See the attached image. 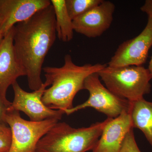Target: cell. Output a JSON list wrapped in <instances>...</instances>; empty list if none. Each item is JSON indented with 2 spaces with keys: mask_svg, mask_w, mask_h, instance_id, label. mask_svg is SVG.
<instances>
[{
  "mask_svg": "<svg viewBox=\"0 0 152 152\" xmlns=\"http://www.w3.org/2000/svg\"><path fill=\"white\" fill-rule=\"evenodd\" d=\"M56 37L52 4L14 26L15 53L26 71L31 90L39 89L43 84L41 79L43 65Z\"/></svg>",
  "mask_w": 152,
  "mask_h": 152,
  "instance_id": "6da1fadb",
  "label": "cell"
},
{
  "mask_svg": "<svg viewBox=\"0 0 152 152\" xmlns=\"http://www.w3.org/2000/svg\"><path fill=\"white\" fill-rule=\"evenodd\" d=\"M107 66L101 64L77 65L73 61L71 55H66L62 66L43 68L45 83L51 86L45 91L42 101L49 108L60 110L65 113L66 110L73 107L74 98L79 91L84 89L87 77L98 73Z\"/></svg>",
  "mask_w": 152,
  "mask_h": 152,
  "instance_id": "7a4b0ae2",
  "label": "cell"
},
{
  "mask_svg": "<svg viewBox=\"0 0 152 152\" xmlns=\"http://www.w3.org/2000/svg\"><path fill=\"white\" fill-rule=\"evenodd\" d=\"M110 118L88 127L57 123L38 142L36 152H86L92 150Z\"/></svg>",
  "mask_w": 152,
  "mask_h": 152,
  "instance_id": "3957f363",
  "label": "cell"
},
{
  "mask_svg": "<svg viewBox=\"0 0 152 152\" xmlns=\"http://www.w3.org/2000/svg\"><path fill=\"white\" fill-rule=\"evenodd\" d=\"M97 73L108 89L129 102L142 99L151 92L152 76L143 66L113 67L107 65Z\"/></svg>",
  "mask_w": 152,
  "mask_h": 152,
  "instance_id": "277c9868",
  "label": "cell"
},
{
  "mask_svg": "<svg viewBox=\"0 0 152 152\" xmlns=\"http://www.w3.org/2000/svg\"><path fill=\"white\" fill-rule=\"evenodd\" d=\"M59 120L48 119L42 121H26L18 111L7 110L5 123L12 132V142L8 152H35L38 142Z\"/></svg>",
  "mask_w": 152,
  "mask_h": 152,
  "instance_id": "5b68a950",
  "label": "cell"
},
{
  "mask_svg": "<svg viewBox=\"0 0 152 152\" xmlns=\"http://www.w3.org/2000/svg\"><path fill=\"white\" fill-rule=\"evenodd\" d=\"M84 89L89 93L88 99L83 103L67 110L65 114L69 115L80 110L93 108L102 113L107 118H115L124 112H129L131 102L114 94L101 83L97 73L90 75L86 79Z\"/></svg>",
  "mask_w": 152,
  "mask_h": 152,
  "instance_id": "8992f818",
  "label": "cell"
},
{
  "mask_svg": "<svg viewBox=\"0 0 152 152\" xmlns=\"http://www.w3.org/2000/svg\"><path fill=\"white\" fill-rule=\"evenodd\" d=\"M14 92L13 102L7 110L23 112L31 121L39 122L51 119H61L64 112L60 110H52L45 105L42 97L47 87L43 83L39 89L32 92H28L21 88L17 81L12 85Z\"/></svg>",
  "mask_w": 152,
  "mask_h": 152,
  "instance_id": "52a82bcc",
  "label": "cell"
},
{
  "mask_svg": "<svg viewBox=\"0 0 152 152\" xmlns=\"http://www.w3.org/2000/svg\"><path fill=\"white\" fill-rule=\"evenodd\" d=\"M152 46V20L148 18L146 26L140 34L121 44L107 66L113 67L142 66L146 62Z\"/></svg>",
  "mask_w": 152,
  "mask_h": 152,
  "instance_id": "ba28073f",
  "label": "cell"
},
{
  "mask_svg": "<svg viewBox=\"0 0 152 152\" xmlns=\"http://www.w3.org/2000/svg\"><path fill=\"white\" fill-rule=\"evenodd\" d=\"M14 34V26L0 42V97L9 107L12 102L7 98L8 88L19 77L26 76L15 53Z\"/></svg>",
  "mask_w": 152,
  "mask_h": 152,
  "instance_id": "9c48e42d",
  "label": "cell"
},
{
  "mask_svg": "<svg viewBox=\"0 0 152 152\" xmlns=\"http://www.w3.org/2000/svg\"><path fill=\"white\" fill-rule=\"evenodd\" d=\"M51 4L49 0H0L1 31L4 37L15 25Z\"/></svg>",
  "mask_w": 152,
  "mask_h": 152,
  "instance_id": "30bf717a",
  "label": "cell"
},
{
  "mask_svg": "<svg viewBox=\"0 0 152 152\" xmlns=\"http://www.w3.org/2000/svg\"><path fill=\"white\" fill-rule=\"evenodd\" d=\"M115 10L113 3L103 0L99 5L73 20L74 31L90 38L102 36L110 27Z\"/></svg>",
  "mask_w": 152,
  "mask_h": 152,
  "instance_id": "8fae6325",
  "label": "cell"
},
{
  "mask_svg": "<svg viewBox=\"0 0 152 152\" xmlns=\"http://www.w3.org/2000/svg\"><path fill=\"white\" fill-rule=\"evenodd\" d=\"M132 128L129 112H124L115 118H110L92 152H120L126 135Z\"/></svg>",
  "mask_w": 152,
  "mask_h": 152,
  "instance_id": "7c38bea8",
  "label": "cell"
},
{
  "mask_svg": "<svg viewBox=\"0 0 152 152\" xmlns=\"http://www.w3.org/2000/svg\"><path fill=\"white\" fill-rule=\"evenodd\" d=\"M130 102L129 112L133 128L141 131L152 147V102L142 98Z\"/></svg>",
  "mask_w": 152,
  "mask_h": 152,
  "instance_id": "4fadbf2b",
  "label": "cell"
},
{
  "mask_svg": "<svg viewBox=\"0 0 152 152\" xmlns=\"http://www.w3.org/2000/svg\"><path fill=\"white\" fill-rule=\"evenodd\" d=\"M50 1L54 10L57 37L64 42H70L73 38V24L67 10L65 0Z\"/></svg>",
  "mask_w": 152,
  "mask_h": 152,
  "instance_id": "5bb4252c",
  "label": "cell"
},
{
  "mask_svg": "<svg viewBox=\"0 0 152 152\" xmlns=\"http://www.w3.org/2000/svg\"><path fill=\"white\" fill-rule=\"evenodd\" d=\"M103 0H65L68 14L72 20L99 5Z\"/></svg>",
  "mask_w": 152,
  "mask_h": 152,
  "instance_id": "9a60e30c",
  "label": "cell"
},
{
  "mask_svg": "<svg viewBox=\"0 0 152 152\" xmlns=\"http://www.w3.org/2000/svg\"><path fill=\"white\" fill-rule=\"evenodd\" d=\"M0 121V152H8L12 142V132L10 127Z\"/></svg>",
  "mask_w": 152,
  "mask_h": 152,
  "instance_id": "2e32d148",
  "label": "cell"
},
{
  "mask_svg": "<svg viewBox=\"0 0 152 152\" xmlns=\"http://www.w3.org/2000/svg\"><path fill=\"white\" fill-rule=\"evenodd\" d=\"M133 129H131L126 135L120 152H141L136 141Z\"/></svg>",
  "mask_w": 152,
  "mask_h": 152,
  "instance_id": "e0dca14e",
  "label": "cell"
},
{
  "mask_svg": "<svg viewBox=\"0 0 152 152\" xmlns=\"http://www.w3.org/2000/svg\"><path fill=\"white\" fill-rule=\"evenodd\" d=\"M140 10L152 20V0H146L140 8Z\"/></svg>",
  "mask_w": 152,
  "mask_h": 152,
  "instance_id": "ac0fdd59",
  "label": "cell"
},
{
  "mask_svg": "<svg viewBox=\"0 0 152 152\" xmlns=\"http://www.w3.org/2000/svg\"><path fill=\"white\" fill-rule=\"evenodd\" d=\"M9 107L0 97V121L5 123V118Z\"/></svg>",
  "mask_w": 152,
  "mask_h": 152,
  "instance_id": "d6986e66",
  "label": "cell"
},
{
  "mask_svg": "<svg viewBox=\"0 0 152 152\" xmlns=\"http://www.w3.org/2000/svg\"><path fill=\"white\" fill-rule=\"evenodd\" d=\"M148 69V70L149 71L150 74H151L152 77V55L149 63V65Z\"/></svg>",
  "mask_w": 152,
  "mask_h": 152,
  "instance_id": "ffe728a7",
  "label": "cell"
},
{
  "mask_svg": "<svg viewBox=\"0 0 152 152\" xmlns=\"http://www.w3.org/2000/svg\"><path fill=\"white\" fill-rule=\"evenodd\" d=\"M1 20H0V42L2 39L3 38H4V36L2 34V33L1 32Z\"/></svg>",
  "mask_w": 152,
  "mask_h": 152,
  "instance_id": "44dd1931",
  "label": "cell"
},
{
  "mask_svg": "<svg viewBox=\"0 0 152 152\" xmlns=\"http://www.w3.org/2000/svg\"></svg>",
  "mask_w": 152,
  "mask_h": 152,
  "instance_id": "7402d4cb",
  "label": "cell"
}]
</instances>
